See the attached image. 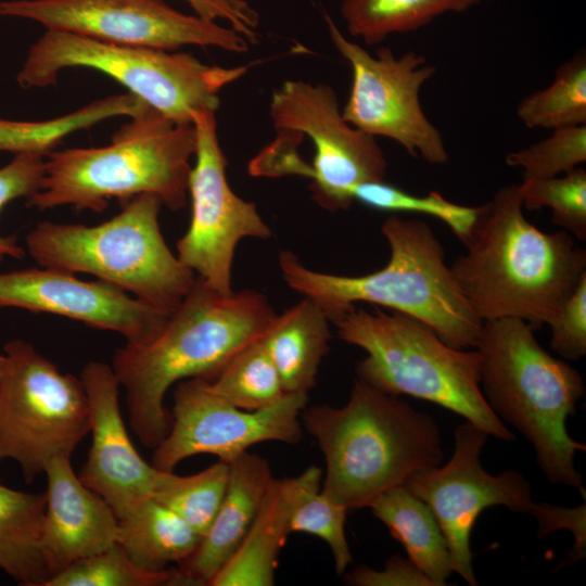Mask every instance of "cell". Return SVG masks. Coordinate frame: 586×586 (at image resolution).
<instances>
[{
    "mask_svg": "<svg viewBox=\"0 0 586 586\" xmlns=\"http://www.w3.org/2000/svg\"><path fill=\"white\" fill-rule=\"evenodd\" d=\"M276 316L259 292L221 294L196 277L152 340L126 343L113 356L138 440L155 448L171 423L164 405L169 387L191 378L213 380L239 351L265 335Z\"/></svg>",
    "mask_w": 586,
    "mask_h": 586,
    "instance_id": "obj_1",
    "label": "cell"
},
{
    "mask_svg": "<svg viewBox=\"0 0 586 586\" xmlns=\"http://www.w3.org/2000/svg\"><path fill=\"white\" fill-rule=\"evenodd\" d=\"M523 209L519 184L499 188L480 205L466 252L450 269L482 321L519 318L536 330L586 275V251L564 230L542 231Z\"/></svg>",
    "mask_w": 586,
    "mask_h": 586,
    "instance_id": "obj_2",
    "label": "cell"
},
{
    "mask_svg": "<svg viewBox=\"0 0 586 586\" xmlns=\"http://www.w3.org/2000/svg\"><path fill=\"white\" fill-rule=\"evenodd\" d=\"M301 417L324 457L321 492L348 511L444 460L432 416L357 378L344 406H311Z\"/></svg>",
    "mask_w": 586,
    "mask_h": 586,
    "instance_id": "obj_3",
    "label": "cell"
},
{
    "mask_svg": "<svg viewBox=\"0 0 586 586\" xmlns=\"http://www.w3.org/2000/svg\"><path fill=\"white\" fill-rule=\"evenodd\" d=\"M381 231L390 258L377 271L324 273L307 268L293 252L281 251L282 277L291 289L315 301L329 320L356 303H369L421 320L453 347L475 348L483 321L462 295L431 227L390 215Z\"/></svg>",
    "mask_w": 586,
    "mask_h": 586,
    "instance_id": "obj_4",
    "label": "cell"
},
{
    "mask_svg": "<svg viewBox=\"0 0 586 586\" xmlns=\"http://www.w3.org/2000/svg\"><path fill=\"white\" fill-rule=\"evenodd\" d=\"M129 118L107 145L49 151L27 206L102 212L112 199L125 203L148 193L171 211L182 208L196 145L193 124L176 123L148 104Z\"/></svg>",
    "mask_w": 586,
    "mask_h": 586,
    "instance_id": "obj_5",
    "label": "cell"
},
{
    "mask_svg": "<svg viewBox=\"0 0 586 586\" xmlns=\"http://www.w3.org/2000/svg\"><path fill=\"white\" fill-rule=\"evenodd\" d=\"M535 329L519 318L483 321L476 349L480 384L492 410L534 447L536 462L552 484L585 493L575 456L586 445L566 429L585 386L579 372L546 352Z\"/></svg>",
    "mask_w": 586,
    "mask_h": 586,
    "instance_id": "obj_6",
    "label": "cell"
},
{
    "mask_svg": "<svg viewBox=\"0 0 586 586\" xmlns=\"http://www.w3.org/2000/svg\"><path fill=\"white\" fill-rule=\"evenodd\" d=\"M330 322L342 341L367 354L356 365L357 379L387 394L436 404L488 435L514 441L482 393L476 348L453 347L426 323L392 310L353 306Z\"/></svg>",
    "mask_w": 586,
    "mask_h": 586,
    "instance_id": "obj_7",
    "label": "cell"
},
{
    "mask_svg": "<svg viewBox=\"0 0 586 586\" xmlns=\"http://www.w3.org/2000/svg\"><path fill=\"white\" fill-rule=\"evenodd\" d=\"M162 201L140 194L112 218L94 225L39 221L25 238L38 266L88 273L171 313L196 276L168 247L158 221Z\"/></svg>",
    "mask_w": 586,
    "mask_h": 586,
    "instance_id": "obj_8",
    "label": "cell"
},
{
    "mask_svg": "<svg viewBox=\"0 0 586 586\" xmlns=\"http://www.w3.org/2000/svg\"><path fill=\"white\" fill-rule=\"evenodd\" d=\"M87 67L123 85L129 93L179 124H192L200 110L216 112L219 92L249 66L222 67L187 52L118 44L84 35L47 29L29 48L17 82L24 89L58 81L62 69Z\"/></svg>",
    "mask_w": 586,
    "mask_h": 586,
    "instance_id": "obj_9",
    "label": "cell"
},
{
    "mask_svg": "<svg viewBox=\"0 0 586 586\" xmlns=\"http://www.w3.org/2000/svg\"><path fill=\"white\" fill-rule=\"evenodd\" d=\"M0 379V460H14L26 483L58 456L72 457L89 434V404L80 377L24 340L3 347Z\"/></svg>",
    "mask_w": 586,
    "mask_h": 586,
    "instance_id": "obj_10",
    "label": "cell"
},
{
    "mask_svg": "<svg viewBox=\"0 0 586 586\" xmlns=\"http://www.w3.org/2000/svg\"><path fill=\"white\" fill-rule=\"evenodd\" d=\"M269 114L279 136L311 140L310 165L293 151L282 157L278 173L309 178L311 199L326 211L348 209L356 186L384 180L387 162L382 149L374 137L344 119L329 85L285 80L272 92Z\"/></svg>",
    "mask_w": 586,
    "mask_h": 586,
    "instance_id": "obj_11",
    "label": "cell"
},
{
    "mask_svg": "<svg viewBox=\"0 0 586 586\" xmlns=\"http://www.w3.org/2000/svg\"><path fill=\"white\" fill-rule=\"evenodd\" d=\"M323 20L333 46L352 68L344 119L369 136L395 141L428 164L447 163L444 139L420 102V90L435 75V66L415 51L396 56L381 47L372 55L347 39L328 13Z\"/></svg>",
    "mask_w": 586,
    "mask_h": 586,
    "instance_id": "obj_12",
    "label": "cell"
},
{
    "mask_svg": "<svg viewBox=\"0 0 586 586\" xmlns=\"http://www.w3.org/2000/svg\"><path fill=\"white\" fill-rule=\"evenodd\" d=\"M192 124L196 145L188 183L191 219L176 243V255L208 286L230 294L238 243L244 238L266 240L271 229L256 205L238 196L228 183L227 160L219 144L215 112H194Z\"/></svg>",
    "mask_w": 586,
    "mask_h": 586,
    "instance_id": "obj_13",
    "label": "cell"
},
{
    "mask_svg": "<svg viewBox=\"0 0 586 586\" xmlns=\"http://www.w3.org/2000/svg\"><path fill=\"white\" fill-rule=\"evenodd\" d=\"M0 16L106 42L168 51L200 46L243 53L250 48L233 28L182 13L165 0H4Z\"/></svg>",
    "mask_w": 586,
    "mask_h": 586,
    "instance_id": "obj_14",
    "label": "cell"
},
{
    "mask_svg": "<svg viewBox=\"0 0 586 586\" xmlns=\"http://www.w3.org/2000/svg\"><path fill=\"white\" fill-rule=\"evenodd\" d=\"M450 459L438 467L412 474L405 486L431 509L445 537L453 572L476 586L471 551V533L480 514L489 507L505 506L517 513L532 514L531 485L517 470L497 475L481 464L488 434L466 421L455 429Z\"/></svg>",
    "mask_w": 586,
    "mask_h": 586,
    "instance_id": "obj_15",
    "label": "cell"
},
{
    "mask_svg": "<svg viewBox=\"0 0 586 586\" xmlns=\"http://www.w3.org/2000/svg\"><path fill=\"white\" fill-rule=\"evenodd\" d=\"M306 393H284L258 410H243L215 394L204 379L176 383L168 433L154 448L152 464L173 471L186 458L209 454L231 462L263 442L296 444L303 437L300 417Z\"/></svg>",
    "mask_w": 586,
    "mask_h": 586,
    "instance_id": "obj_16",
    "label": "cell"
},
{
    "mask_svg": "<svg viewBox=\"0 0 586 586\" xmlns=\"http://www.w3.org/2000/svg\"><path fill=\"white\" fill-rule=\"evenodd\" d=\"M21 308L113 331L129 344H144L165 324L169 313L150 306L101 280L38 266L0 273V308Z\"/></svg>",
    "mask_w": 586,
    "mask_h": 586,
    "instance_id": "obj_17",
    "label": "cell"
},
{
    "mask_svg": "<svg viewBox=\"0 0 586 586\" xmlns=\"http://www.w3.org/2000/svg\"><path fill=\"white\" fill-rule=\"evenodd\" d=\"M80 379L89 404L91 446L77 475L118 519L139 500L152 496L158 469L139 455L129 437L119 406L120 385L112 366L89 361Z\"/></svg>",
    "mask_w": 586,
    "mask_h": 586,
    "instance_id": "obj_18",
    "label": "cell"
},
{
    "mask_svg": "<svg viewBox=\"0 0 586 586\" xmlns=\"http://www.w3.org/2000/svg\"><path fill=\"white\" fill-rule=\"evenodd\" d=\"M44 474L47 502L41 547L52 576L116 544L118 519L100 495L81 483L71 457L52 458Z\"/></svg>",
    "mask_w": 586,
    "mask_h": 586,
    "instance_id": "obj_19",
    "label": "cell"
},
{
    "mask_svg": "<svg viewBox=\"0 0 586 586\" xmlns=\"http://www.w3.org/2000/svg\"><path fill=\"white\" fill-rule=\"evenodd\" d=\"M273 476L268 461L245 451L229 462L221 505L194 552L177 570L182 585H208L235 552L254 521Z\"/></svg>",
    "mask_w": 586,
    "mask_h": 586,
    "instance_id": "obj_20",
    "label": "cell"
},
{
    "mask_svg": "<svg viewBox=\"0 0 586 586\" xmlns=\"http://www.w3.org/2000/svg\"><path fill=\"white\" fill-rule=\"evenodd\" d=\"M322 475L321 468L310 466L296 476L273 477L240 546L208 585H273L278 557L290 534L291 515L304 494L321 485Z\"/></svg>",
    "mask_w": 586,
    "mask_h": 586,
    "instance_id": "obj_21",
    "label": "cell"
},
{
    "mask_svg": "<svg viewBox=\"0 0 586 586\" xmlns=\"http://www.w3.org/2000/svg\"><path fill=\"white\" fill-rule=\"evenodd\" d=\"M330 320L311 298L277 315L262 337L285 393H306L316 384L322 358L329 352Z\"/></svg>",
    "mask_w": 586,
    "mask_h": 586,
    "instance_id": "obj_22",
    "label": "cell"
},
{
    "mask_svg": "<svg viewBox=\"0 0 586 586\" xmlns=\"http://www.w3.org/2000/svg\"><path fill=\"white\" fill-rule=\"evenodd\" d=\"M201 536L152 496L118 518L117 544L140 569L161 572L180 564L196 549Z\"/></svg>",
    "mask_w": 586,
    "mask_h": 586,
    "instance_id": "obj_23",
    "label": "cell"
},
{
    "mask_svg": "<svg viewBox=\"0 0 586 586\" xmlns=\"http://www.w3.org/2000/svg\"><path fill=\"white\" fill-rule=\"evenodd\" d=\"M369 508L433 586L447 584L453 572L450 553L436 519L423 500L400 485L377 497Z\"/></svg>",
    "mask_w": 586,
    "mask_h": 586,
    "instance_id": "obj_24",
    "label": "cell"
},
{
    "mask_svg": "<svg viewBox=\"0 0 586 586\" xmlns=\"http://www.w3.org/2000/svg\"><path fill=\"white\" fill-rule=\"evenodd\" d=\"M46 492L0 484V569L23 586H43L51 577L41 547Z\"/></svg>",
    "mask_w": 586,
    "mask_h": 586,
    "instance_id": "obj_25",
    "label": "cell"
},
{
    "mask_svg": "<svg viewBox=\"0 0 586 586\" xmlns=\"http://www.w3.org/2000/svg\"><path fill=\"white\" fill-rule=\"evenodd\" d=\"M481 0H342L351 36L373 46L393 34L418 30L446 13H462Z\"/></svg>",
    "mask_w": 586,
    "mask_h": 586,
    "instance_id": "obj_26",
    "label": "cell"
},
{
    "mask_svg": "<svg viewBox=\"0 0 586 586\" xmlns=\"http://www.w3.org/2000/svg\"><path fill=\"white\" fill-rule=\"evenodd\" d=\"M144 102L127 92L95 100L66 115L48 120L27 122L0 118V151L14 154L35 151L47 154L71 133L109 118L131 117Z\"/></svg>",
    "mask_w": 586,
    "mask_h": 586,
    "instance_id": "obj_27",
    "label": "cell"
},
{
    "mask_svg": "<svg viewBox=\"0 0 586 586\" xmlns=\"http://www.w3.org/2000/svg\"><path fill=\"white\" fill-rule=\"evenodd\" d=\"M518 118L530 129L586 125V55L584 50L560 64L552 81L523 98Z\"/></svg>",
    "mask_w": 586,
    "mask_h": 586,
    "instance_id": "obj_28",
    "label": "cell"
},
{
    "mask_svg": "<svg viewBox=\"0 0 586 586\" xmlns=\"http://www.w3.org/2000/svg\"><path fill=\"white\" fill-rule=\"evenodd\" d=\"M228 480L229 463L220 460L186 476L158 469L152 497L180 517L202 537L221 505Z\"/></svg>",
    "mask_w": 586,
    "mask_h": 586,
    "instance_id": "obj_29",
    "label": "cell"
},
{
    "mask_svg": "<svg viewBox=\"0 0 586 586\" xmlns=\"http://www.w3.org/2000/svg\"><path fill=\"white\" fill-rule=\"evenodd\" d=\"M207 383L218 396L251 411L273 404L285 393L262 339L239 351Z\"/></svg>",
    "mask_w": 586,
    "mask_h": 586,
    "instance_id": "obj_30",
    "label": "cell"
},
{
    "mask_svg": "<svg viewBox=\"0 0 586 586\" xmlns=\"http://www.w3.org/2000/svg\"><path fill=\"white\" fill-rule=\"evenodd\" d=\"M354 201L391 213H419L443 221L463 244L479 216L480 206H466L447 200L437 191L415 195L384 180L368 181L352 191Z\"/></svg>",
    "mask_w": 586,
    "mask_h": 586,
    "instance_id": "obj_31",
    "label": "cell"
},
{
    "mask_svg": "<svg viewBox=\"0 0 586 586\" xmlns=\"http://www.w3.org/2000/svg\"><path fill=\"white\" fill-rule=\"evenodd\" d=\"M182 585L177 568L150 572L137 566L116 543L95 555L79 559L43 586H161Z\"/></svg>",
    "mask_w": 586,
    "mask_h": 586,
    "instance_id": "obj_32",
    "label": "cell"
},
{
    "mask_svg": "<svg viewBox=\"0 0 586 586\" xmlns=\"http://www.w3.org/2000/svg\"><path fill=\"white\" fill-rule=\"evenodd\" d=\"M520 194L523 208L548 207L553 225L574 239L586 240V170L576 167L562 176L523 179Z\"/></svg>",
    "mask_w": 586,
    "mask_h": 586,
    "instance_id": "obj_33",
    "label": "cell"
},
{
    "mask_svg": "<svg viewBox=\"0 0 586 586\" xmlns=\"http://www.w3.org/2000/svg\"><path fill=\"white\" fill-rule=\"evenodd\" d=\"M505 162L523 169V179L551 178L586 162V125L552 130L547 138L510 152Z\"/></svg>",
    "mask_w": 586,
    "mask_h": 586,
    "instance_id": "obj_34",
    "label": "cell"
},
{
    "mask_svg": "<svg viewBox=\"0 0 586 586\" xmlns=\"http://www.w3.org/2000/svg\"><path fill=\"white\" fill-rule=\"evenodd\" d=\"M320 486L308 489L296 505L289 523L290 533L315 535L330 547L337 574L345 573L353 562L345 534L348 510L320 491Z\"/></svg>",
    "mask_w": 586,
    "mask_h": 586,
    "instance_id": "obj_35",
    "label": "cell"
},
{
    "mask_svg": "<svg viewBox=\"0 0 586 586\" xmlns=\"http://www.w3.org/2000/svg\"><path fill=\"white\" fill-rule=\"evenodd\" d=\"M44 156L35 151L20 152L0 167V212L9 202L28 199L38 190L44 173ZM24 254L14 235L0 234V262L7 257L21 259Z\"/></svg>",
    "mask_w": 586,
    "mask_h": 586,
    "instance_id": "obj_36",
    "label": "cell"
},
{
    "mask_svg": "<svg viewBox=\"0 0 586 586\" xmlns=\"http://www.w3.org/2000/svg\"><path fill=\"white\" fill-rule=\"evenodd\" d=\"M550 347L570 360L586 354V275L549 321Z\"/></svg>",
    "mask_w": 586,
    "mask_h": 586,
    "instance_id": "obj_37",
    "label": "cell"
},
{
    "mask_svg": "<svg viewBox=\"0 0 586 586\" xmlns=\"http://www.w3.org/2000/svg\"><path fill=\"white\" fill-rule=\"evenodd\" d=\"M532 515L538 523L537 536L539 538L559 530H569L573 533L574 547L563 563L572 564L585 557V504L569 509L549 502H536Z\"/></svg>",
    "mask_w": 586,
    "mask_h": 586,
    "instance_id": "obj_38",
    "label": "cell"
},
{
    "mask_svg": "<svg viewBox=\"0 0 586 586\" xmlns=\"http://www.w3.org/2000/svg\"><path fill=\"white\" fill-rule=\"evenodd\" d=\"M204 18L227 22L229 27L241 34L250 43L258 42L259 16L246 0H184Z\"/></svg>",
    "mask_w": 586,
    "mask_h": 586,
    "instance_id": "obj_39",
    "label": "cell"
},
{
    "mask_svg": "<svg viewBox=\"0 0 586 586\" xmlns=\"http://www.w3.org/2000/svg\"><path fill=\"white\" fill-rule=\"evenodd\" d=\"M345 582L355 586H433L432 582L407 558L391 557L383 570L365 565L345 574Z\"/></svg>",
    "mask_w": 586,
    "mask_h": 586,
    "instance_id": "obj_40",
    "label": "cell"
},
{
    "mask_svg": "<svg viewBox=\"0 0 586 586\" xmlns=\"http://www.w3.org/2000/svg\"><path fill=\"white\" fill-rule=\"evenodd\" d=\"M4 359H5L4 353L0 351V379L3 371Z\"/></svg>",
    "mask_w": 586,
    "mask_h": 586,
    "instance_id": "obj_41",
    "label": "cell"
}]
</instances>
